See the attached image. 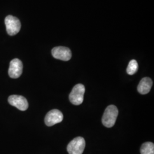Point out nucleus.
<instances>
[{"label": "nucleus", "mask_w": 154, "mask_h": 154, "mask_svg": "<svg viewBox=\"0 0 154 154\" xmlns=\"http://www.w3.org/2000/svg\"><path fill=\"white\" fill-rule=\"evenodd\" d=\"M141 154H154V144L152 142L143 143L140 148Z\"/></svg>", "instance_id": "obj_10"}, {"label": "nucleus", "mask_w": 154, "mask_h": 154, "mask_svg": "<svg viewBox=\"0 0 154 154\" xmlns=\"http://www.w3.org/2000/svg\"><path fill=\"white\" fill-rule=\"evenodd\" d=\"M86 143L84 138L81 137L74 138L67 147L69 154H82L85 148Z\"/></svg>", "instance_id": "obj_4"}, {"label": "nucleus", "mask_w": 154, "mask_h": 154, "mask_svg": "<svg viewBox=\"0 0 154 154\" xmlns=\"http://www.w3.org/2000/svg\"><path fill=\"white\" fill-rule=\"evenodd\" d=\"M152 86V81L149 77H144L140 81L138 86V92L141 94L149 93Z\"/></svg>", "instance_id": "obj_9"}, {"label": "nucleus", "mask_w": 154, "mask_h": 154, "mask_svg": "<svg viewBox=\"0 0 154 154\" xmlns=\"http://www.w3.org/2000/svg\"><path fill=\"white\" fill-rule=\"evenodd\" d=\"M118 116V110L114 105L109 106L105 110L102 121L103 125L106 127L110 128L114 126L117 116Z\"/></svg>", "instance_id": "obj_1"}, {"label": "nucleus", "mask_w": 154, "mask_h": 154, "mask_svg": "<svg viewBox=\"0 0 154 154\" xmlns=\"http://www.w3.org/2000/svg\"><path fill=\"white\" fill-rule=\"evenodd\" d=\"M51 54L54 58L63 61L70 60L72 58L71 50L64 46H58L54 48L51 50Z\"/></svg>", "instance_id": "obj_5"}, {"label": "nucleus", "mask_w": 154, "mask_h": 154, "mask_svg": "<svg viewBox=\"0 0 154 154\" xmlns=\"http://www.w3.org/2000/svg\"><path fill=\"white\" fill-rule=\"evenodd\" d=\"M63 119V114L60 110L54 109L48 112L45 118V124L48 126H52L60 123Z\"/></svg>", "instance_id": "obj_6"}, {"label": "nucleus", "mask_w": 154, "mask_h": 154, "mask_svg": "<svg viewBox=\"0 0 154 154\" xmlns=\"http://www.w3.org/2000/svg\"><path fill=\"white\" fill-rule=\"evenodd\" d=\"M85 88L82 84H77L72 89L69 95V99L72 104L81 105L84 99Z\"/></svg>", "instance_id": "obj_2"}, {"label": "nucleus", "mask_w": 154, "mask_h": 154, "mask_svg": "<svg viewBox=\"0 0 154 154\" xmlns=\"http://www.w3.org/2000/svg\"><path fill=\"white\" fill-rule=\"evenodd\" d=\"M138 62L135 60H132L130 61L128 65L127 68V72L129 75H134L136 72L138 71Z\"/></svg>", "instance_id": "obj_11"}, {"label": "nucleus", "mask_w": 154, "mask_h": 154, "mask_svg": "<svg viewBox=\"0 0 154 154\" xmlns=\"http://www.w3.org/2000/svg\"><path fill=\"white\" fill-rule=\"evenodd\" d=\"M8 102L11 106L16 107L21 111H25L29 107L27 99L21 95H11L8 98Z\"/></svg>", "instance_id": "obj_8"}, {"label": "nucleus", "mask_w": 154, "mask_h": 154, "mask_svg": "<svg viewBox=\"0 0 154 154\" xmlns=\"http://www.w3.org/2000/svg\"><path fill=\"white\" fill-rule=\"evenodd\" d=\"M23 70V64L21 60L15 58L11 60L8 70L9 77L16 79L21 75Z\"/></svg>", "instance_id": "obj_7"}, {"label": "nucleus", "mask_w": 154, "mask_h": 154, "mask_svg": "<svg viewBox=\"0 0 154 154\" xmlns=\"http://www.w3.org/2000/svg\"><path fill=\"white\" fill-rule=\"evenodd\" d=\"M7 33L10 35H14L18 33L21 29V24L20 21L11 15L8 16L5 19Z\"/></svg>", "instance_id": "obj_3"}]
</instances>
